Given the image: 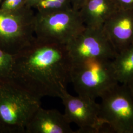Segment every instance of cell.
Here are the masks:
<instances>
[{"label": "cell", "instance_id": "obj_3", "mask_svg": "<svg viewBox=\"0 0 133 133\" xmlns=\"http://www.w3.org/2000/svg\"><path fill=\"white\" fill-rule=\"evenodd\" d=\"M70 76L78 95L94 100L119 84L109 59L91 58L72 63Z\"/></svg>", "mask_w": 133, "mask_h": 133}, {"label": "cell", "instance_id": "obj_8", "mask_svg": "<svg viewBox=\"0 0 133 133\" xmlns=\"http://www.w3.org/2000/svg\"><path fill=\"white\" fill-rule=\"evenodd\" d=\"M71 64L91 58L113 59L117 53L103 27H86L66 45Z\"/></svg>", "mask_w": 133, "mask_h": 133}, {"label": "cell", "instance_id": "obj_12", "mask_svg": "<svg viewBox=\"0 0 133 133\" xmlns=\"http://www.w3.org/2000/svg\"><path fill=\"white\" fill-rule=\"evenodd\" d=\"M112 65L116 80L119 84H126L133 77V44L117 53Z\"/></svg>", "mask_w": 133, "mask_h": 133}, {"label": "cell", "instance_id": "obj_4", "mask_svg": "<svg viewBox=\"0 0 133 133\" xmlns=\"http://www.w3.org/2000/svg\"><path fill=\"white\" fill-rule=\"evenodd\" d=\"M85 28L79 11L72 8L35 16V38L45 43L66 45Z\"/></svg>", "mask_w": 133, "mask_h": 133}, {"label": "cell", "instance_id": "obj_13", "mask_svg": "<svg viewBox=\"0 0 133 133\" xmlns=\"http://www.w3.org/2000/svg\"><path fill=\"white\" fill-rule=\"evenodd\" d=\"M39 14H45L71 9L70 0H39L35 8Z\"/></svg>", "mask_w": 133, "mask_h": 133}, {"label": "cell", "instance_id": "obj_10", "mask_svg": "<svg viewBox=\"0 0 133 133\" xmlns=\"http://www.w3.org/2000/svg\"><path fill=\"white\" fill-rule=\"evenodd\" d=\"M25 133H75L64 114L41 106L27 125Z\"/></svg>", "mask_w": 133, "mask_h": 133}, {"label": "cell", "instance_id": "obj_14", "mask_svg": "<svg viewBox=\"0 0 133 133\" xmlns=\"http://www.w3.org/2000/svg\"><path fill=\"white\" fill-rule=\"evenodd\" d=\"M14 64V55L0 49V79H11Z\"/></svg>", "mask_w": 133, "mask_h": 133}, {"label": "cell", "instance_id": "obj_17", "mask_svg": "<svg viewBox=\"0 0 133 133\" xmlns=\"http://www.w3.org/2000/svg\"><path fill=\"white\" fill-rule=\"evenodd\" d=\"M72 8L74 10H79L86 0H70Z\"/></svg>", "mask_w": 133, "mask_h": 133}, {"label": "cell", "instance_id": "obj_18", "mask_svg": "<svg viewBox=\"0 0 133 133\" xmlns=\"http://www.w3.org/2000/svg\"><path fill=\"white\" fill-rule=\"evenodd\" d=\"M127 86L129 92L133 97V77H132L128 82L125 84Z\"/></svg>", "mask_w": 133, "mask_h": 133}, {"label": "cell", "instance_id": "obj_15", "mask_svg": "<svg viewBox=\"0 0 133 133\" xmlns=\"http://www.w3.org/2000/svg\"><path fill=\"white\" fill-rule=\"evenodd\" d=\"M27 6V0H4L0 10L6 12H15L22 10Z\"/></svg>", "mask_w": 133, "mask_h": 133}, {"label": "cell", "instance_id": "obj_5", "mask_svg": "<svg viewBox=\"0 0 133 133\" xmlns=\"http://www.w3.org/2000/svg\"><path fill=\"white\" fill-rule=\"evenodd\" d=\"M35 16L29 6L15 12L0 10V49L15 55L33 43Z\"/></svg>", "mask_w": 133, "mask_h": 133}, {"label": "cell", "instance_id": "obj_6", "mask_svg": "<svg viewBox=\"0 0 133 133\" xmlns=\"http://www.w3.org/2000/svg\"><path fill=\"white\" fill-rule=\"evenodd\" d=\"M100 98V117L109 130L133 133V97L127 86L118 84Z\"/></svg>", "mask_w": 133, "mask_h": 133}, {"label": "cell", "instance_id": "obj_7", "mask_svg": "<svg viewBox=\"0 0 133 133\" xmlns=\"http://www.w3.org/2000/svg\"><path fill=\"white\" fill-rule=\"evenodd\" d=\"M60 98L64 106V114L68 121L79 127L75 133H102L107 131L105 127L108 128L100 117V104L96 100L80 95L74 96L66 89L63 91Z\"/></svg>", "mask_w": 133, "mask_h": 133}, {"label": "cell", "instance_id": "obj_11", "mask_svg": "<svg viewBox=\"0 0 133 133\" xmlns=\"http://www.w3.org/2000/svg\"><path fill=\"white\" fill-rule=\"evenodd\" d=\"M117 10L112 0H86L79 11L86 27L102 28Z\"/></svg>", "mask_w": 133, "mask_h": 133}, {"label": "cell", "instance_id": "obj_1", "mask_svg": "<svg viewBox=\"0 0 133 133\" xmlns=\"http://www.w3.org/2000/svg\"><path fill=\"white\" fill-rule=\"evenodd\" d=\"M71 66L66 45L35 38L14 55L10 80L39 100L47 96L60 98L71 83Z\"/></svg>", "mask_w": 133, "mask_h": 133}, {"label": "cell", "instance_id": "obj_19", "mask_svg": "<svg viewBox=\"0 0 133 133\" xmlns=\"http://www.w3.org/2000/svg\"><path fill=\"white\" fill-rule=\"evenodd\" d=\"M39 0H27L28 5L32 8H35Z\"/></svg>", "mask_w": 133, "mask_h": 133}, {"label": "cell", "instance_id": "obj_20", "mask_svg": "<svg viewBox=\"0 0 133 133\" xmlns=\"http://www.w3.org/2000/svg\"><path fill=\"white\" fill-rule=\"evenodd\" d=\"M0 1H1V0H0Z\"/></svg>", "mask_w": 133, "mask_h": 133}, {"label": "cell", "instance_id": "obj_2", "mask_svg": "<svg viewBox=\"0 0 133 133\" xmlns=\"http://www.w3.org/2000/svg\"><path fill=\"white\" fill-rule=\"evenodd\" d=\"M41 106L40 100L13 81L0 79V133H25Z\"/></svg>", "mask_w": 133, "mask_h": 133}, {"label": "cell", "instance_id": "obj_9", "mask_svg": "<svg viewBox=\"0 0 133 133\" xmlns=\"http://www.w3.org/2000/svg\"><path fill=\"white\" fill-rule=\"evenodd\" d=\"M103 28L117 53L133 44V10H117Z\"/></svg>", "mask_w": 133, "mask_h": 133}, {"label": "cell", "instance_id": "obj_16", "mask_svg": "<svg viewBox=\"0 0 133 133\" xmlns=\"http://www.w3.org/2000/svg\"><path fill=\"white\" fill-rule=\"evenodd\" d=\"M117 10H133V0H112Z\"/></svg>", "mask_w": 133, "mask_h": 133}]
</instances>
